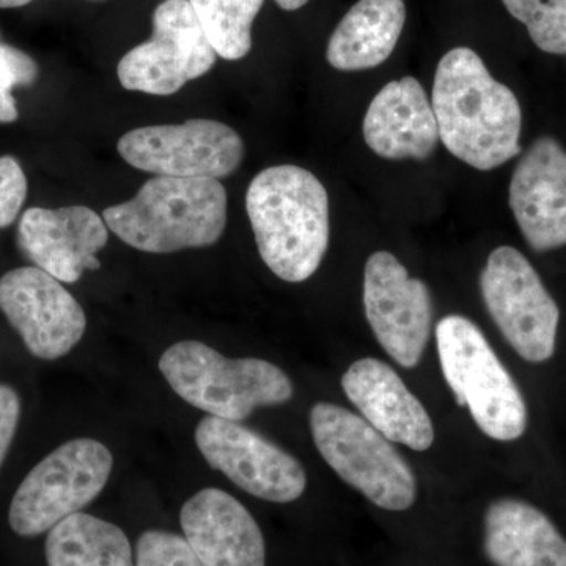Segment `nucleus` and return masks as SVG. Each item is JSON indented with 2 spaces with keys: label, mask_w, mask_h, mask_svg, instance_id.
<instances>
[{
  "label": "nucleus",
  "mask_w": 566,
  "mask_h": 566,
  "mask_svg": "<svg viewBox=\"0 0 566 566\" xmlns=\"http://www.w3.org/2000/svg\"><path fill=\"white\" fill-rule=\"evenodd\" d=\"M431 106L439 139L468 166L488 172L520 155V102L471 48H455L441 59Z\"/></svg>",
  "instance_id": "f257e3e1"
},
{
  "label": "nucleus",
  "mask_w": 566,
  "mask_h": 566,
  "mask_svg": "<svg viewBox=\"0 0 566 566\" xmlns=\"http://www.w3.org/2000/svg\"><path fill=\"white\" fill-rule=\"evenodd\" d=\"M245 210L260 256L279 279L300 283L318 271L329 248V197L314 174L268 167L249 185Z\"/></svg>",
  "instance_id": "f03ea898"
},
{
  "label": "nucleus",
  "mask_w": 566,
  "mask_h": 566,
  "mask_svg": "<svg viewBox=\"0 0 566 566\" xmlns=\"http://www.w3.org/2000/svg\"><path fill=\"white\" fill-rule=\"evenodd\" d=\"M112 233L137 251L208 248L227 226V192L212 178L153 177L134 199L103 211Z\"/></svg>",
  "instance_id": "7ed1b4c3"
},
{
  "label": "nucleus",
  "mask_w": 566,
  "mask_h": 566,
  "mask_svg": "<svg viewBox=\"0 0 566 566\" xmlns=\"http://www.w3.org/2000/svg\"><path fill=\"white\" fill-rule=\"evenodd\" d=\"M159 370L186 403L230 422L293 398L292 381L277 365L253 357L229 359L202 342L170 346L159 359Z\"/></svg>",
  "instance_id": "20e7f679"
},
{
  "label": "nucleus",
  "mask_w": 566,
  "mask_h": 566,
  "mask_svg": "<svg viewBox=\"0 0 566 566\" xmlns=\"http://www.w3.org/2000/svg\"><path fill=\"white\" fill-rule=\"evenodd\" d=\"M439 360L457 403L495 441H516L527 428V406L485 335L471 319L447 315L436 326Z\"/></svg>",
  "instance_id": "39448f33"
},
{
  "label": "nucleus",
  "mask_w": 566,
  "mask_h": 566,
  "mask_svg": "<svg viewBox=\"0 0 566 566\" xmlns=\"http://www.w3.org/2000/svg\"><path fill=\"white\" fill-rule=\"evenodd\" d=\"M311 430L324 461L368 501L390 512H405L415 504L411 468L363 417L342 406L318 403L311 411Z\"/></svg>",
  "instance_id": "423d86ee"
},
{
  "label": "nucleus",
  "mask_w": 566,
  "mask_h": 566,
  "mask_svg": "<svg viewBox=\"0 0 566 566\" xmlns=\"http://www.w3.org/2000/svg\"><path fill=\"white\" fill-rule=\"evenodd\" d=\"M114 458L103 442L81 438L65 442L22 480L9 512L20 536H39L95 501L107 485Z\"/></svg>",
  "instance_id": "0eeeda50"
},
{
  "label": "nucleus",
  "mask_w": 566,
  "mask_h": 566,
  "mask_svg": "<svg viewBox=\"0 0 566 566\" xmlns=\"http://www.w3.org/2000/svg\"><path fill=\"white\" fill-rule=\"evenodd\" d=\"M480 289L491 318L527 363H545L556 352L560 312L535 268L515 248L488 256Z\"/></svg>",
  "instance_id": "6e6552de"
},
{
  "label": "nucleus",
  "mask_w": 566,
  "mask_h": 566,
  "mask_svg": "<svg viewBox=\"0 0 566 566\" xmlns=\"http://www.w3.org/2000/svg\"><path fill=\"white\" fill-rule=\"evenodd\" d=\"M123 161L156 177H230L244 158V142L226 123L189 120L136 128L117 144Z\"/></svg>",
  "instance_id": "1a4fd4ad"
},
{
  "label": "nucleus",
  "mask_w": 566,
  "mask_h": 566,
  "mask_svg": "<svg viewBox=\"0 0 566 566\" xmlns=\"http://www.w3.org/2000/svg\"><path fill=\"white\" fill-rule=\"evenodd\" d=\"M214 48L188 0H164L153 13L151 39L118 63L126 91L169 96L214 66Z\"/></svg>",
  "instance_id": "9d476101"
},
{
  "label": "nucleus",
  "mask_w": 566,
  "mask_h": 566,
  "mask_svg": "<svg viewBox=\"0 0 566 566\" xmlns=\"http://www.w3.org/2000/svg\"><path fill=\"white\" fill-rule=\"evenodd\" d=\"M196 442L207 463L245 493L275 504H289L304 494L303 464L240 422L205 417L197 424Z\"/></svg>",
  "instance_id": "9b49d317"
},
{
  "label": "nucleus",
  "mask_w": 566,
  "mask_h": 566,
  "mask_svg": "<svg viewBox=\"0 0 566 566\" xmlns=\"http://www.w3.org/2000/svg\"><path fill=\"white\" fill-rule=\"evenodd\" d=\"M364 308L379 345L405 368L422 359L433 319L430 290L392 253H371L364 270Z\"/></svg>",
  "instance_id": "f8f14e48"
},
{
  "label": "nucleus",
  "mask_w": 566,
  "mask_h": 566,
  "mask_svg": "<svg viewBox=\"0 0 566 566\" xmlns=\"http://www.w3.org/2000/svg\"><path fill=\"white\" fill-rule=\"evenodd\" d=\"M0 311L33 356H66L87 327L84 308L61 281L36 266H22L0 277Z\"/></svg>",
  "instance_id": "ddd939ff"
},
{
  "label": "nucleus",
  "mask_w": 566,
  "mask_h": 566,
  "mask_svg": "<svg viewBox=\"0 0 566 566\" xmlns=\"http://www.w3.org/2000/svg\"><path fill=\"white\" fill-rule=\"evenodd\" d=\"M107 240L106 222L87 207L29 208L18 226L22 255L63 283L80 281L84 271L99 270L96 253Z\"/></svg>",
  "instance_id": "4468645a"
},
{
  "label": "nucleus",
  "mask_w": 566,
  "mask_h": 566,
  "mask_svg": "<svg viewBox=\"0 0 566 566\" xmlns=\"http://www.w3.org/2000/svg\"><path fill=\"white\" fill-rule=\"evenodd\" d=\"M521 233L536 252L566 245V150L539 137L516 164L509 192Z\"/></svg>",
  "instance_id": "2eb2a0df"
},
{
  "label": "nucleus",
  "mask_w": 566,
  "mask_h": 566,
  "mask_svg": "<svg viewBox=\"0 0 566 566\" xmlns=\"http://www.w3.org/2000/svg\"><path fill=\"white\" fill-rule=\"evenodd\" d=\"M180 523L205 566H266L262 531L232 494L205 488L182 505Z\"/></svg>",
  "instance_id": "dca6fc26"
},
{
  "label": "nucleus",
  "mask_w": 566,
  "mask_h": 566,
  "mask_svg": "<svg viewBox=\"0 0 566 566\" xmlns=\"http://www.w3.org/2000/svg\"><path fill=\"white\" fill-rule=\"evenodd\" d=\"M342 387L364 419L390 442L416 452L433 446L434 428L427 409L390 365L371 357L357 360L342 376Z\"/></svg>",
  "instance_id": "f3484780"
},
{
  "label": "nucleus",
  "mask_w": 566,
  "mask_h": 566,
  "mask_svg": "<svg viewBox=\"0 0 566 566\" xmlns=\"http://www.w3.org/2000/svg\"><path fill=\"white\" fill-rule=\"evenodd\" d=\"M363 132L368 147L392 161L430 158L439 140L433 106L411 76L389 82L378 92L365 112Z\"/></svg>",
  "instance_id": "a211bd4d"
},
{
  "label": "nucleus",
  "mask_w": 566,
  "mask_h": 566,
  "mask_svg": "<svg viewBox=\"0 0 566 566\" xmlns=\"http://www.w3.org/2000/svg\"><path fill=\"white\" fill-rule=\"evenodd\" d=\"M483 547L494 566H566L564 536L545 513L520 499L488 506Z\"/></svg>",
  "instance_id": "6ab92c4d"
},
{
  "label": "nucleus",
  "mask_w": 566,
  "mask_h": 566,
  "mask_svg": "<svg viewBox=\"0 0 566 566\" xmlns=\"http://www.w3.org/2000/svg\"><path fill=\"white\" fill-rule=\"evenodd\" d=\"M405 21V0H359L331 35L327 62L338 71L381 65L392 55Z\"/></svg>",
  "instance_id": "aec40b11"
},
{
  "label": "nucleus",
  "mask_w": 566,
  "mask_h": 566,
  "mask_svg": "<svg viewBox=\"0 0 566 566\" xmlns=\"http://www.w3.org/2000/svg\"><path fill=\"white\" fill-rule=\"evenodd\" d=\"M48 566H134L132 543L102 517L74 513L48 532Z\"/></svg>",
  "instance_id": "412c9836"
},
{
  "label": "nucleus",
  "mask_w": 566,
  "mask_h": 566,
  "mask_svg": "<svg viewBox=\"0 0 566 566\" xmlns=\"http://www.w3.org/2000/svg\"><path fill=\"white\" fill-rule=\"evenodd\" d=\"M202 31L226 61H241L252 50V25L264 0H188Z\"/></svg>",
  "instance_id": "4be33fe9"
},
{
  "label": "nucleus",
  "mask_w": 566,
  "mask_h": 566,
  "mask_svg": "<svg viewBox=\"0 0 566 566\" xmlns=\"http://www.w3.org/2000/svg\"><path fill=\"white\" fill-rule=\"evenodd\" d=\"M515 20L523 22L538 50L566 54V0H502Z\"/></svg>",
  "instance_id": "5701e85b"
},
{
  "label": "nucleus",
  "mask_w": 566,
  "mask_h": 566,
  "mask_svg": "<svg viewBox=\"0 0 566 566\" xmlns=\"http://www.w3.org/2000/svg\"><path fill=\"white\" fill-rule=\"evenodd\" d=\"M39 77V66L31 55L9 44H0V123L18 120L13 88L29 87Z\"/></svg>",
  "instance_id": "b1692460"
},
{
  "label": "nucleus",
  "mask_w": 566,
  "mask_h": 566,
  "mask_svg": "<svg viewBox=\"0 0 566 566\" xmlns=\"http://www.w3.org/2000/svg\"><path fill=\"white\" fill-rule=\"evenodd\" d=\"M134 566H205L185 536L147 531L136 546Z\"/></svg>",
  "instance_id": "393cba45"
},
{
  "label": "nucleus",
  "mask_w": 566,
  "mask_h": 566,
  "mask_svg": "<svg viewBox=\"0 0 566 566\" xmlns=\"http://www.w3.org/2000/svg\"><path fill=\"white\" fill-rule=\"evenodd\" d=\"M28 197V178L13 156H0V230L17 221Z\"/></svg>",
  "instance_id": "a878e982"
},
{
  "label": "nucleus",
  "mask_w": 566,
  "mask_h": 566,
  "mask_svg": "<svg viewBox=\"0 0 566 566\" xmlns=\"http://www.w3.org/2000/svg\"><path fill=\"white\" fill-rule=\"evenodd\" d=\"M21 417L20 395L13 387L0 385V465L6 460Z\"/></svg>",
  "instance_id": "bb28decb"
},
{
  "label": "nucleus",
  "mask_w": 566,
  "mask_h": 566,
  "mask_svg": "<svg viewBox=\"0 0 566 566\" xmlns=\"http://www.w3.org/2000/svg\"><path fill=\"white\" fill-rule=\"evenodd\" d=\"M282 10L294 11L307 6L308 0H274Z\"/></svg>",
  "instance_id": "cd10ccee"
},
{
  "label": "nucleus",
  "mask_w": 566,
  "mask_h": 566,
  "mask_svg": "<svg viewBox=\"0 0 566 566\" xmlns=\"http://www.w3.org/2000/svg\"><path fill=\"white\" fill-rule=\"evenodd\" d=\"M31 2L32 0H0V9H18Z\"/></svg>",
  "instance_id": "c85d7f7f"
}]
</instances>
